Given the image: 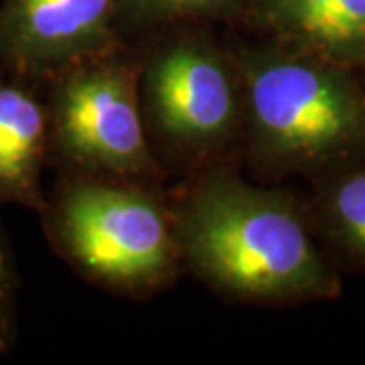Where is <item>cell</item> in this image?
I'll list each match as a JSON object with an SVG mask.
<instances>
[{
  "label": "cell",
  "mask_w": 365,
  "mask_h": 365,
  "mask_svg": "<svg viewBox=\"0 0 365 365\" xmlns=\"http://www.w3.org/2000/svg\"><path fill=\"white\" fill-rule=\"evenodd\" d=\"M170 213L181 262L215 290L262 302L327 299L339 290L300 209L282 191L211 170Z\"/></svg>",
  "instance_id": "obj_1"
},
{
  "label": "cell",
  "mask_w": 365,
  "mask_h": 365,
  "mask_svg": "<svg viewBox=\"0 0 365 365\" xmlns=\"http://www.w3.org/2000/svg\"><path fill=\"white\" fill-rule=\"evenodd\" d=\"M254 155L272 169H314L365 146V93L313 53L272 41L234 59Z\"/></svg>",
  "instance_id": "obj_2"
},
{
  "label": "cell",
  "mask_w": 365,
  "mask_h": 365,
  "mask_svg": "<svg viewBox=\"0 0 365 365\" xmlns=\"http://www.w3.org/2000/svg\"><path fill=\"white\" fill-rule=\"evenodd\" d=\"M39 213L53 248L104 287L140 294L177 276L173 213L136 185L67 179Z\"/></svg>",
  "instance_id": "obj_3"
},
{
  "label": "cell",
  "mask_w": 365,
  "mask_h": 365,
  "mask_svg": "<svg viewBox=\"0 0 365 365\" xmlns=\"http://www.w3.org/2000/svg\"><path fill=\"white\" fill-rule=\"evenodd\" d=\"M49 83V153L73 169L110 177L155 173L132 63L108 53Z\"/></svg>",
  "instance_id": "obj_4"
},
{
  "label": "cell",
  "mask_w": 365,
  "mask_h": 365,
  "mask_svg": "<svg viewBox=\"0 0 365 365\" xmlns=\"http://www.w3.org/2000/svg\"><path fill=\"white\" fill-rule=\"evenodd\" d=\"M143 90L158 134L185 150L223 146L244 120L237 66L203 37H179L153 53Z\"/></svg>",
  "instance_id": "obj_5"
},
{
  "label": "cell",
  "mask_w": 365,
  "mask_h": 365,
  "mask_svg": "<svg viewBox=\"0 0 365 365\" xmlns=\"http://www.w3.org/2000/svg\"><path fill=\"white\" fill-rule=\"evenodd\" d=\"M118 0H4L0 67L31 83L112 53Z\"/></svg>",
  "instance_id": "obj_6"
},
{
  "label": "cell",
  "mask_w": 365,
  "mask_h": 365,
  "mask_svg": "<svg viewBox=\"0 0 365 365\" xmlns=\"http://www.w3.org/2000/svg\"><path fill=\"white\" fill-rule=\"evenodd\" d=\"M244 14L280 45L343 67L365 61V0H250Z\"/></svg>",
  "instance_id": "obj_7"
},
{
  "label": "cell",
  "mask_w": 365,
  "mask_h": 365,
  "mask_svg": "<svg viewBox=\"0 0 365 365\" xmlns=\"http://www.w3.org/2000/svg\"><path fill=\"white\" fill-rule=\"evenodd\" d=\"M49 155V112L37 83L0 67V205L41 211V170Z\"/></svg>",
  "instance_id": "obj_8"
},
{
  "label": "cell",
  "mask_w": 365,
  "mask_h": 365,
  "mask_svg": "<svg viewBox=\"0 0 365 365\" xmlns=\"http://www.w3.org/2000/svg\"><path fill=\"white\" fill-rule=\"evenodd\" d=\"M250 0H118V25L157 26L244 14Z\"/></svg>",
  "instance_id": "obj_9"
},
{
  "label": "cell",
  "mask_w": 365,
  "mask_h": 365,
  "mask_svg": "<svg viewBox=\"0 0 365 365\" xmlns=\"http://www.w3.org/2000/svg\"><path fill=\"white\" fill-rule=\"evenodd\" d=\"M325 209L341 242L365 260V169L345 173L333 182Z\"/></svg>",
  "instance_id": "obj_10"
},
{
  "label": "cell",
  "mask_w": 365,
  "mask_h": 365,
  "mask_svg": "<svg viewBox=\"0 0 365 365\" xmlns=\"http://www.w3.org/2000/svg\"><path fill=\"white\" fill-rule=\"evenodd\" d=\"M19 276L6 237L0 230V357L9 355L16 341Z\"/></svg>",
  "instance_id": "obj_11"
}]
</instances>
